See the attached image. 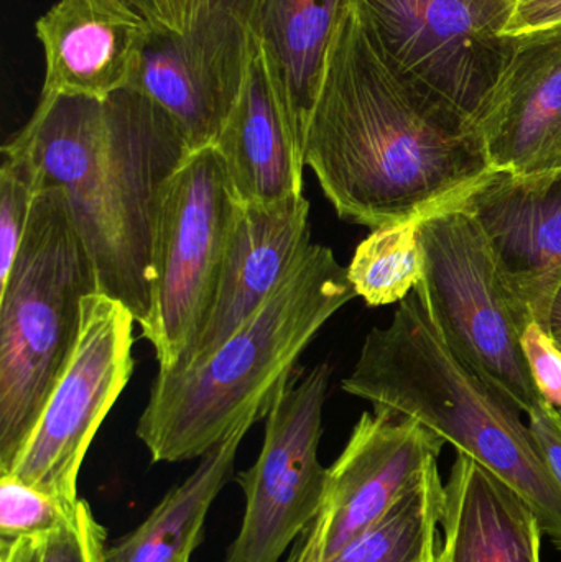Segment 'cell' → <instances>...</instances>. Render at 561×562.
<instances>
[{"label":"cell","instance_id":"obj_23","mask_svg":"<svg viewBox=\"0 0 561 562\" xmlns=\"http://www.w3.org/2000/svg\"><path fill=\"white\" fill-rule=\"evenodd\" d=\"M75 510L76 507H66L52 495L13 475H0L2 538L43 537L61 527Z\"/></svg>","mask_w":561,"mask_h":562},{"label":"cell","instance_id":"obj_4","mask_svg":"<svg viewBox=\"0 0 561 562\" xmlns=\"http://www.w3.org/2000/svg\"><path fill=\"white\" fill-rule=\"evenodd\" d=\"M355 297L348 267L329 247L312 244L260 310L210 357L181 372L157 373L137 425L152 462L203 458L250 412L267 415L303 350Z\"/></svg>","mask_w":561,"mask_h":562},{"label":"cell","instance_id":"obj_15","mask_svg":"<svg viewBox=\"0 0 561 562\" xmlns=\"http://www.w3.org/2000/svg\"><path fill=\"white\" fill-rule=\"evenodd\" d=\"M35 30L45 49L42 98L105 101L131 88L148 36L147 20L127 0H58Z\"/></svg>","mask_w":561,"mask_h":562},{"label":"cell","instance_id":"obj_22","mask_svg":"<svg viewBox=\"0 0 561 562\" xmlns=\"http://www.w3.org/2000/svg\"><path fill=\"white\" fill-rule=\"evenodd\" d=\"M418 223L379 227L356 249L348 267L349 281L369 306L401 303L424 279Z\"/></svg>","mask_w":561,"mask_h":562},{"label":"cell","instance_id":"obj_16","mask_svg":"<svg viewBox=\"0 0 561 562\" xmlns=\"http://www.w3.org/2000/svg\"><path fill=\"white\" fill-rule=\"evenodd\" d=\"M476 125L494 171L561 168V33L520 36Z\"/></svg>","mask_w":561,"mask_h":562},{"label":"cell","instance_id":"obj_25","mask_svg":"<svg viewBox=\"0 0 561 562\" xmlns=\"http://www.w3.org/2000/svg\"><path fill=\"white\" fill-rule=\"evenodd\" d=\"M105 530L88 502L79 501L71 517L42 537L40 562H105Z\"/></svg>","mask_w":561,"mask_h":562},{"label":"cell","instance_id":"obj_24","mask_svg":"<svg viewBox=\"0 0 561 562\" xmlns=\"http://www.w3.org/2000/svg\"><path fill=\"white\" fill-rule=\"evenodd\" d=\"M38 194L32 168L2 151L0 168V283L5 281L22 246L33 201Z\"/></svg>","mask_w":561,"mask_h":562},{"label":"cell","instance_id":"obj_13","mask_svg":"<svg viewBox=\"0 0 561 562\" xmlns=\"http://www.w3.org/2000/svg\"><path fill=\"white\" fill-rule=\"evenodd\" d=\"M457 207L476 221L510 293L542 324L561 283V168L494 171Z\"/></svg>","mask_w":561,"mask_h":562},{"label":"cell","instance_id":"obj_27","mask_svg":"<svg viewBox=\"0 0 561 562\" xmlns=\"http://www.w3.org/2000/svg\"><path fill=\"white\" fill-rule=\"evenodd\" d=\"M561 33V0H514L504 35L530 36Z\"/></svg>","mask_w":561,"mask_h":562},{"label":"cell","instance_id":"obj_1","mask_svg":"<svg viewBox=\"0 0 561 562\" xmlns=\"http://www.w3.org/2000/svg\"><path fill=\"white\" fill-rule=\"evenodd\" d=\"M305 168L339 220L372 231L457 206L494 173L476 122L391 68L352 10L310 122Z\"/></svg>","mask_w":561,"mask_h":562},{"label":"cell","instance_id":"obj_8","mask_svg":"<svg viewBox=\"0 0 561 562\" xmlns=\"http://www.w3.org/2000/svg\"><path fill=\"white\" fill-rule=\"evenodd\" d=\"M514 0H352L385 61L476 122L519 38Z\"/></svg>","mask_w":561,"mask_h":562},{"label":"cell","instance_id":"obj_26","mask_svg":"<svg viewBox=\"0 0 561 562\" xmlns=\"http://www.w3.org/2000/svg\"><path fill=\"white\" fill-rule=\"evenodd\" d=\"M523 346L543 402L561 409V350L539 323L524 330Z\"/></svg>","mask_w":561,"mask_h":562},{"label":"cell","instance_id":"obj_32","mask_svg":"<svg viewBox=\"0 0 561 562\" xmlns=\"http://www.w3.org/2000/svg\"><path fill=\"white\" fill-rule=\"evenodd\" d=\"M128 3H131L134 9H137L138 12H142V10L147 9V7H150L152 3L155 2V0H127Z\"/></svg>","mask_w":561,"mask_h":562},{"label":"cell","instance_id":"obj_30","mask_svg":"<svg viewBox=\"0 0 561 562\" xmlns=\"http://www.w3.org/2000/svg\"><path fill=\"white\" fill-rule=\"evenodd\" d=\"M191 0H155L142 15L147 20H168L190 5Z\"/></svg>","mask_w":561,"mask_h":562},{"label":"cell","instance_id":"obj_7","mask_svg":"<svg viewBox=\"0 0 561 562\" xmlns=\"http://www.w3.org/2000/svg\"><path fill=\"white\" fill-rule=\"evenodd\" d=\"M239 201L216 147L191 151L168 183L154 240L152 317L141 330L158 372H173L203 330Z\"/></svg>","mask_w":561,"mask_h":562},{"label":"cell","instance_id":"obj_19","mask_svg":"<svg viewBox=\"0 0 561 562\" xmlns=\"http://www.w3.org/2000/svg\"><path fill=\"white\" fill-rule=\"evenodd\" d=\"M214 147L240 204H276L305 194V170L293 155L259 46Z\"/></svg>","mask_w":561,"mask_h":562},{"label":"cell","instance_id":"obj_3","mask_svg":"<svg viewBox=\"0 0 561 562\" xmlns=\"http://www.w3.org/2000/svg\"><path fill=\"white\" fill-rule=\"evenodd\" d=\"M349 395L427 426L513 488L536 515L542 535L561 553V485L520 409L461 362L412 291L391 323L369 330Z\"/></svg>","mask_w":561,"mask_h":562},{"label":"cell","instance_id":"obj_33","mask_svg":"<svg viewBox=\"0 0 561 562\" xmlns=\"http://www.w3.org/2000/svg\"><path fill=\"white\" fill-rule=\"evenodd\" d=\"M550 336H552L553 342H556L557 347L561 350V333H552Z\"/></svg>","mask_w":561,"mask_h":562},{"label":"cell","instance_id":"obj_14","mask_svg":"<svg viewBox=\"0 0 561 562\" xmlns=\"http://www.w3.org/2000/svg\"><path fill=\"white\" fill-rule=\"evenodd\" d=\"M312 247L305 194L276 204H240L213 310L177 373L203 362L229 339ZM161 373V372H160Z\"/></svg>","mask_w":561,"mask_h":562},{"label":"cell","instance_id":"obj_5","mask_svg":"<svg viewBox=\"0 0 561 562\" xmlns=\"http://www.w3.org/2000/svg\"><path fill=\"white\" fill-rule=\"evenodd\" d=\"M99 291L65 194L33 201L22 246L0 283V475L12 469L75 350L82 300Z\"/></svg>","mask_w":561,"mask_h":562},{"label":"cell","instance_id":"obj_9","mask_svg":"<svg viewBox=\"0 0 561 562\" xmlns=\"http://www.w3.org/2000/svg\"><path fill=\"white\" fill-rule=\"evenodd\" d=\"M257 0H191L168 25L148 23L131 88L160 104L191 151L214 147L233 114L254 55Z\"/></svg>","mask_w":561,"mask_h":562},{"label":"cell","instance_id":"obj_34","mask_svg":"<svg viewBox=\"0 0 561 562\" xmlns=\"http://www.w3.org/2000/svg\"><path fill=\"white\" fill-rule=\"evenodd\" d=\"M438 560V553H437V557L434 558V560H431L430 562H437Z\"/></svg>","mask_w":561,"mask_h":562},{"label":"cell","instance_id":"obj_35","mask_svg":"<svg viewBox=\"0 0 561 562\" xmlns=\"http://www.w3.org/2000/svg\"><path fill=\"white\" fill-rule=\"evenodd\" d=\"M438 550H440V548H438ZM437 562H440V561L437 560Z\"/></svg>","mask_w":561,"mask_h":562},{"label":"cell","instance_id":"obj_29","mask_svg":"<svg viewBox=\"0 0 561 562\" xmlns=\"http://www.w3.org/2000/svg\"><path fill=\"white\" fill-rule=\"evenodd\" d=\"M42 537L2 538L0 562H40Z\"/></svg>","mask_w":561,"mask_h":562},{"label":"cell","instance_id":"obj_20","mask_svg":"<svg viewBox=\"0 0 561 562\" xmlns=\"http://www.w3.org/2000/svg\"><path fill=\"white\" fill-rule=\"evenodd\" d=\"M254 409L201 459L183 484L168 492L152 514L105 551V562H190L203 538L211 505L233 475L234 461L244 436L259 419Z\"/></svg>","mask_w":561,"mask_h":562},{"label":"cell","instance_id":"obj_31","mask_svg":"<svg viewBox=\"0 0 561 562\" xmlns=\"http://www.w3.org/2000/svg\"><path fill=\"white\" fill-rule=\"evenodd\" d=\"M540 326L549 330L550 334L561 333V283L557 288L552 301H550L549 310H547L546 317H543V323Z\"/></svg>","mask_w":561,"mask_h":562},{"label":"cell","instance_id":"obj_6","mask_svg":"<svg viewBox=\"0 0 561 562\" xmlns=\"http://www.w3.org/2000/svg\"><path fill=\"white\" fill-rule=\"evenodd\" d=\"M424 279L415 291L451 352L520 412L542 405L523 336L536 323L501 276L476 221L451 206L418 223Z\"/></svg>","mask_w":561,"mask_h":562},{"label":"cell","instance_id":"obj_2","mask_svg":"<svg viewBox=\"0 0 561 562\" xmlns=\"http://www.w3.org/2000/svg\"><path fill=\"white\" fill-rule=\"evenodd\" d=\"M2 151L22 158L38 193L59 190L88 249L99 291L141 330L152 317V260L165 191L191 148L154 99L125 88L105 101L49 95Z\"/></svg>","mask_w":561,"mask_h":562},{"label":"cell","instance_id":"obj_12","mask_svg":"<svg viewBox=\"0 0 561 562\" xmlns=\"http://www.w3.org/2000/svg\"><path fill=\"white\" fill-rule=\"evenodd\" d=\"M447 442L384 408L362 413L346 448L326 472L318 515L285 562H326L381 520L422 475L438 464Z\"/></svg>","mask_w":561,"mask_h":562},{"label":"cell","instance_id":"obj_11","mask_svg":"<svg viewBox=\"0 0 561 562\" xmlns=\"http://www.w3.org/2000/svg\"><path fill=\"white\" fill-rule=\"evenodd\" d=\"M332 366L293 370L273 393L259 458L237 475L246 495L243 527L224 562H279L312 525L325 495L318 458Z\"/></svg>","mask_w":561,"mask_h":562},{"label":"cell","instance_id":"obj_21","mask_svg":"<svg viewBox=\"0 0 561 562\" xmlns=\"http://www.w3.org/2000/svg\"><path fill=\"white\" fill-rule=\"evenodd\" d=\"M444 512L445 484L435 464L381 520L326 562H430Z\"/></svg>","mask_w":561,"mask_h":562},{"label":"cell","instance_id":"obj_28","mask_svg":"<svg viewBox=\"0 0 561 562\" xmlns=\"http://www.w3.org/2000/svg\"><path fill=\"white\" fill-rule=\"evenodd\" d=\"M527 418L543 461L561 485V409L543 402Z\"/></svg>","mask_w":561,"mask_h":562},{"label":"cell","instance_id":"obj_10","mask_svg":"<svg viewBox=\"0 0 561 562\" xmlns=\"http://www.w3.org/2000/svg\"><path fill=\"white\" fill-rule=\"evenodd\" d=\"M131 311L96 291L82 300L81 327L29 441L7 474L52 495L79 502L78 477L89 446L134 373Z\"/></svg>","mask_w":561,"mask_h":562},{"label":"cell","instance_id":"obj_17","mask_svg":"<svg viewBox=\"0 0 561 562\" xmlns=\"http://www.w3.org/2000/svg\"><path fill=\"white\" fill-rule=\"evenodd\" d=\"M351 10L352 0H257V43L302 170L333 46Z\"/></svg>","mask_w":561,"mask_h":562},{"label":"cell","instance_id":"obj_18","mask_svg":"<svg viewBox=\"0 0 561 562\" xmlns=\"http://www.w3.org/2000/svg\"><path fill=\"white\" fill-rule=\"evenodd\" d=\"M440 562H542V530L526 502L458 452L445 484Z\"/></svg>","mask_w":561,"mask_h":562}]
</instances>
